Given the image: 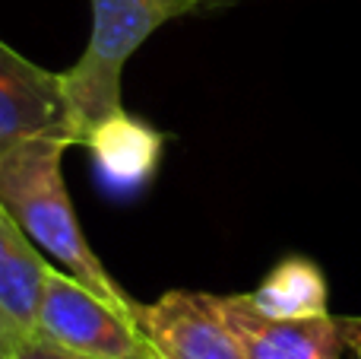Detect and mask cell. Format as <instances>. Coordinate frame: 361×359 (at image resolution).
Returning <instances> with one entry per match:
<instances>
[{
    "mask_svg": "<svg viewBox=\"0 0 361 359\" xmlns=\"http://www.w3.org/2000/svg\"><path fill=\"white\" fill-rule=\"evenodd\" d=\"M67 146L70 143L57 134H38L0 153V201L23 226V233L38 245V252L54 261V267H61L108 302L130 309L137 299L127 296L118 280L105 271L76 220L61 169Z\"/></svg>",
    "mask_w": 361,
    "mask_h": 359,
    "instance_id": "cell-1",
    "label": "cell"
},
{
    "mask_svg": "<svg viewBox=\"0 0 361 359\" xmlns=\"http://www.w3.org/2000/svg\"><path fill=\"white\" fill-rule=\"evenodd\" d=\"M92 29L80 61L61 73L63 131L70 146L121 108V73L137 48L165 23L197 10V0H89Z\"/></svg>",
    "mask_w": 361,
    "mask_h": 359,
    "instance_id": "cell-2",
    "label": "cell"
},
{
    "mask_svg": "<svg viewBox=\"0 0 361 359\" xmlns=\"http://www.w3.org/2000/svg\"><path fill=\"white\" fill-rule=\"evenodd\" d=\"M35 334L89 359H152L133 322V305L121 309L108 302L54 264L44 280Z\"/></svg>",
    "mask_w": 361,
    "mask_h": 359,
    "instance_id": "cell-3",
    "label": "cell"
},
{
    "mask_svg": "<svg viewBox=\"0 0 361 359\" xmlns=\"http://www.w3.org/2000/svg\"><path fill=\"white\" fill-rule=\"evenodd\" d=\"M133 322L152 359H247L212 293L169 290L156 302H133Z\"/></svg>",
    "mask_w": 361,
    "mask_h": 359,
    "instance_id": "cell-4",
    "label": "cell"
},
{
    "mask_svg": "<svg viewBox=\"0 0 361 359\" xmlns=\"http://www.w3.org/2000/svg\"><path fill=\"white\" fill-rule=\"evenodd\" d=\"M219 309L247 359H343L358 328V318H336L330 312L317 318H267L244 293L219 296Z\"/></svg>",
    "mask_w": 361,
    "mask_h": 359,
    "instance_id": "cell-5",
    "label": "cell"
},
{
    "mask_svg": "<svg viewBox=\"0 0 361 359\" xmlns=\"http://www.w3.org/2000/svg\"><path fill=\"white\" fill-rule=\"evenodd\" d=\"M38 134L67 140L61 73L38 67L0 38V153Z\"/></svg>",
    "mask_w": 361,
    "mask_h": 359,
    "instance_id": "cell-6",
    "label": "cell"
},
{
    "mask_svg": "<svg viewBox=\"0 0 361 359\" xmlns=\"http://www.w3.org/2000/svg\"><path fill=\"white\" fill-rule=\"evenodd\" d=\"M89 153H92L95 172L102 182L114 191H137L156 175L159 159L165 150V137L149 124V121L137 118V114L124 112L105 118L99 127L89 131L82 140Z\"/></svg>",
    "mask_w": 361,
    "mask_h": 359,
    "instance_id": "cell-7",
    "label": "cell"
},
{
    "mask_svg": "<svg viewBox=\"0 0 361 359\" xmlns=\"http://www.w3.org/2000/svg\"><path fill=\"white\" fill-rule=\"evenodd\" d=\"M48 271L44 254L0 201V315L19 337L35 334Z\"/></svg>",
    "mask_w": 361,
    "mask_h": 359,
    "instance_id": "cell-8",
    "label": "cell"
},
{
    "mask_svg": "<svg viewBox=\"0 0 361 359\" xmlns=\"http://www.w3.org/2000/svg\"><path fill=\"white\" fill-rule=\"evenodd\" d=\"M244 296L267 318H317L330 312L326 280L307 258H286L263 277L254 293Z\"/></svg>",
    "mask_w": 361,
    "mask_h": 359,
    "instance_id": "cell-9",
    "label": "cell"
},
{
    "mask_svg": "<svg viewBox=\"0 0 361 359\" xmlns=\"http://www.w3.org/2000/svg\"><path fill=\"white\" fill-rule=\"evenodd\" d=\"M6 359H89V356H80V353H73V350L61 347V343L48 341V337L32 334V337H23Z\"/></svg>",
    "mask_w": 361,
    "mask_h": 359,
    "instance_id": "cell-10",
    "label": "cell"
},
{
    "mask_svg": "<svg viewBox=\"0 0 361 359\" xmlns=\"http://www.w3.org/2000/svg\"><path fill=\"white\" fill-rule=\"evenodd\" d=\"M23 341V337L16 334V331H13V324L6 322L4 315H0V359H6L13 353V350H16V343Z\"/></svg>",
    "mask_w": 361,
    "mask_h": 359,
    "instance_id": "cell-11",
    "label": "cell"
},
{
    "mask_svg": "<svg viewBox=\"0 0 361 359\" xmlns=\"http://www.w3.org/2000/svg\"><path fill=\"white\" fill-rule=\"evenodd\" d=\"M349 353H352V359H361V322H358V328H355V337H352Z\"/></svg>",
    "mask_w": 361,
    "mask_h": 359,
    "instance_id": "cell-12",
    "label": "cell"
},
{
    "mask_svg": "<svg viewBox=\"0 0 361 359\" xmlns=\"http://www.w3.org/2000/svg\"><path fill=\"white\" fill-rule=\"evenodd\" d=\"M225 4H238V0H197V10L200 6H225Z\"/></svg>",
    "mask_w": 361,
    "mask_h": 359,
    "instance_id": "cell-13",
    "label": "cell"
}]
</instances>
